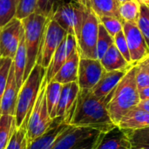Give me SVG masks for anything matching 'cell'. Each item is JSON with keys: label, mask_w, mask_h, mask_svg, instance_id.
I'll list each match as a JSON object with an SVG mask.
<instances>
[{"label": "cell", "mask_w": 149, "mask_h": 149, "mask_svg": "<svg viewBox=\"0 0 149 149\" xmlns=\"http://www.w3.org/2000/svg\"><path fill=\"white\" fill-rule=\"evenodd\" d=\"M112 93L107 97L99 98L92 90H79L69 125L89 127L100 132L114 127L116 125L111 120L107 110Z\"/></svg>", "instance_id": "cell-1"}, {"label": "cell", "mask_w": 149, "mask_h": 149, "mask_svg": "<svg viewBox=\"0 0 149 149\" xmlns=\"http://www.w3.org/2000/svg\"><path fill=\"white\" fill-rule=\"evenodd\" d=\"M137 68V64L129 68L113 90L108 102L107 110L111 120L115 125H119L125 114L136 107L141 101L136 83Z\"/></svg>", "instance_id": "cell-2"}, {"label": "cell", "mask_w": 149, "mask_h": 149, "mask_svg": "<svg viewBox=\"0 0 149 149\" xmlns=\"http://www.w3.org/2000/svg\"><path fill=\"white\" fill-rule=\"evenodd\" d=\"M46 69L36 64L19 89L15 120L17 127L26 128L29 117L39 95Z\"/></svg>", "instance_id": "cell-3"}, {"label": "cell", "mask_w": 149, "mask_h": 149, "mask_svg": "<svg viewBox=\"0 0 149 149\" xmlns=\"http://www.w3.org/2000/svg\"><path fill=\"white\" fill-rule=\"evenodd\" d=\"M47 20V17L36 12H33L27 17L21 20L26 47V66L24 81L37 64Z\"/></svg>", "instance_id": "cell-4"}, {"label": "cell", "mask_w": 149, "mask_h": 149, "mask_svg": "<svg viewBox=\"0 0 149 149\" xmlns=\"http://www.w3.org/2000/svg\"><path fill=\"white\" fill-rule=\"evenodd\" d=\"M86 9V7L75 1L62 3L54 8L49 17L54 19L64 30L66 31L67 34L73 35L78 42Z\"/></svg>", "instance_id": "cell-5"}, {"label": "cell", "mask_w": 149, "mask_h": 149, "mask_svg": "<svg viewBox=\"0 0 149 149\" xmlns=\"http://www.w3.org/2000/svg\"><path fill=\"white\" fill-rule=\"evenodd\" d=\"M45 86L46 84L43 82L39 95L28 120L26 127L28 143L45 133L52 126L54 120L51 118L47 109L45 100Z\"/></svg>", "instance_id": "cell-6"}, {"label": "cell", "mask_w": 149, "mask_h": 149, "mask_svg": "<svg viewBox=\"0 0 149 149\" xmlns=\"http://www.w3.org/2000/svg\"><path fill=\"white\" fill-rule=\"evenodd\" d=\"M99 24V17L91 8H87L78 40V51L80 58L98 59L97 39Z\"/></svg>", "instance_id": "cell-7"}, {"label": "cell", "mask_w": 149, "mask_h": 149, "mask_svg": "<svg viewBox=\"0 0 149 149\" xmlns=\"http://www.w3.org/2000/svg\"><path fill=\"white\" fill-rule=\"evenodd\" d=\"M66 36V31L64 30L54 19L48 17L37 64L46 69L50 65L54 52Z\"/></svg>", "instance_id": "cell-8"}, {"label": "cell", "mask_w": 149, "mask_h": 149, "mask_svg": "<svg viewBox=\"0 0 149 149\" xmlns=\"http://www.w3.org/2000/svg\"><path fill=\"white\" fill-rule=\"evenodd\" d=\"M22 31V21L17 17H14L7 24L0 28L1 57L13 59L21 39Z\"/></svg>", "instance_id": "cell-9"}, {"label": "cell", "mask_w": 149, "mask_h": 149, "mask_svg": "<svg viewBox=\"0 0 149 149\" xmlns=\"http://www.w3.org/2000/svg\"><path fill=\"white\" fill-rule=\"evenodd\" d=\"M100 133V131L93 127L69 125L58 137L51 149H74L83 144L90 137L97 135Z\"/></svg>", "instance_id": "cell-10"}, {"label": "cell", "mask_w": 149, "mask_h": 149, "mask_svg": "<svg viewBox=\"0 0 149 149\" xmlns=\"http://www.w3.org/2000/svg\"><path fill=\"white\" fill-rule=\"evenodd\" d=\"M106 72L100 60L80 58L78 72V84L80 90H92Z\"/></svg>", "instance_id": "cell-11"}, {"label": "cell", "mask_w": 149, "mask_h": 149, "mask_svg": "<svg viewBox=\"0 0 149 149\" xmlns=\"http://www.w3.org/2000/svg\"><path fill=\"white\" fill-rule=\"evenodd\" d=\"M123 31L127 42L133 64H138L149 54L146 40L137 24L123 22Z\"/></svg>", "instance_id": "cell-12"}, {"label": "cell", "mask_w": 149, "mask_h": 149, "mask_svg": "<svg viewBox=\"0 0 149 149\" xmlns=\"http://www.w3.org/2000/svg\"><path fill=\"white\" fill-rule=\"evenodd\" d=\"M76 50H78V42L76 38L72 34H67L65 38L62 41V43L54 52L50 65L46 68L44 79L45 84H48L50 81H52L61 66Z\"/></svg>", "instance_id": "cell-13"}, {"label": "cell", "mask_w": 149, "mask_h": 149, "mask_svg": "<svg viewBox=\"0 0 149 149\" xmlns=\"http://www.w3.org/2000/svg\"><path fill=\"white\" fill-rule=\"evenodd\" d=\"M93 149H132V145L127 131L116 125L99 134Z\"/></svg>", "instance_id": "cell-14"}, {"label": "cell", "mask_w": 149, "mask_h": 149, "mask_svg": "<svg viewBox=\"0 0 149 149\" xmlns=\"http://www.w3.org/2000/svg\"><path fill=\"white\" fill-rule=\"evenodd\" d=\"M79 90L77 81L64 84L62 86L60 98L57 107V117H63L65 122L67 124H69L73 113Z\"/></svg>", "instance_id": "cell-15"}, {"label": "cell", "mask_w": 149, "mask_h": 149, "mask_svg": "<svg viewBox=\"0 0 149 149\" xmlns=\"http://www.w3.org/2000/svg\"><path fill=\"white\" fill-rule=\"evenodd\" d=\"M68 126L69 124L65 122L63 117H56L52 126L45 133L28 143V149H51L58 137Z\"/></svg>", "instance_id": "cell-16"}, {"label": "cell", "mask_w": 149, "mask_h": 149, "mask_svg": "<svg viewBox=\"0 0 149 149\" xmlns=\"http://www.w3.org/2000/svg\"><path fill=\"white\" fill-rule=\"evenodd\" d=\"M18 93H19V88L17 87V85L16 82L14 65L12 63L9 78H8V81H7V85L1 99L0 115L15 116Z\"/></svg>", "instance_id": "cell-17"}, {"label": "cell", "mask_w": 149, "mask_h": 149, "mask_svg": "<svg viewBox=\"0 0 149 149\" xmlns=\"http://www.w3.org/2000/svg\"><path fill=\"white\" fill-rule=\"evenodd\" d=\"M128 70L129 69L115 70L110 72L106 71L98 84L92 89V92L99 98L107 97L113 92L119 82L125 76Z\"/></svg>", "instance_id": "cell-18"}, {"label": "cell", "mask_w": 149, "mask_h": 149, "mask_svg": "<svg viewBox=\"0 0 149 149\" xmlns=\"http://www.w3.org/2000/svg\"><path fill=\"white\" fill-rule=\"evenodd\" d=\"M80 56L79 51L76 50L71 57L65 62L58 72L52 79V81L58 82L62 85L76 82L78 80V72Z\"/></svg>", "instance_id": "cell-19"}, {"label": "cell", "mask_w": 149, "mask_h": 149, "mask_svg": "<svg viewBox=\"0 0 149 149\" xmlns=\"http://www.w3.org/2000/svg\"><path fill=\"white\" fill-rule=\"evenodd\" d=\"M125 130H137L149 127V112L134 107L125 114L119 123Z\"/></svg>", "instance_id": "cell-20"}, {"label": "cell", "mask_w": 149, "mask_h": 149, "mask_svg": "<svg viewBox=\"0 0 149 149\" xmlns=\"http://www.w3.org/2000/svg\"><path fill=\"white\" fill-rule=\"evenodd\" d=\"M100 62L107 72L126 70L129 69L133 65H134L127 62L114 44L109 47L104 56L100 58Z\"/></svg>", "instance_id": "cell-21"}, {"label": "cell", "mask_w": 149, "mask_h": 149, "mask_svg": "<svg viewBox=\"0 0 149 149\" xmlns=\"http://www.w3.org/2000/svg\"><path fill=\"white\" fill-rule=\"evenodd\" d=\"M12 63L14 65V72H15V78L17 87L20 89L24 83V71L26 66V47L24 43V28L22 31L21 39L16 52V54L12 59Z\"/></svg>", "instance_id": "cell-22"}, {"label": "cell", "mask_w": 149, "mask_h": 149, "mask_svg": "<svg viewBox=\"0 0 149 149\" xmlns=\"http://www.w3.org/2000/svg\"><path fill=\"white\" fill-rule=\"evenodd\" d=\"M120 5L118 0H90V7L99 18L109 16L121 20L119 12Z\"/></svg>", "instance_id": "cell-23"}, {"label": "cell", "mask_w": 149, "mask_h": 149, "mask_svg": "<svg viewBox=\"0 0 149 149\" xmlns=\"http://www.w3.org/2000/svg\"><path fill=\"white\" fill-rule=\"evenodd\" d=\"M62 84L56 81H50L45 86V100L47 109L52 119L57 117V107L62 90Z\"/></svg>", "instance_id": "cell-24"}, {"label": "cell", "mask_w": 149, "mask_h": 149, "mask_svg": "<svg viewBox=\"0 0 149 149\" xmlns=\"http://www.w3.org/2000/svg\"><path fill=\"white\" fill-rule=\"evenodd\" d=\"M16 128L15 116L0 115V149H5Z\"/></svg>", "instance_id": "cell-25"}, {"label": "cell", "mask_w": 149, "mask_h": 149, "mask_svg": "<svg viewBox=\"0 0 149 149\" xmlns=\"http://www.w3.org/2000/svg\"><path fill=\"white\" fill-rule=\"evenodd\" d=\"M140 3L136 0H128L120 3L119 12L123 22L137 24L140 16Z\"/></svg>", "instance_id": "cell-26"}, {"label": "cell", "mask_w": 149, "mask_h": 149, "mask_svg": "<svg viewBox=\"0 0 149 149\" xmlns=\"http://www.w3.org/2000/svg\"><path fill=\"white\" fill-rule=\"evenodd\" d=\"M114 44V38L108 33L104 25L100 23L99 24V31H98V39H97V55L98 59L104 56L109 47Z\"/></svg>", "instance_id": "cell-27"}, {"label": "cell", "mask_w": 149, "mask_h": 149, "mask_svg": "<svg viewBox=\"0 0 149 149\" xmlns=\"http://www.w3.org/2000/svg\"><path fill=\"white\" fill-rule=\"evenodd\" d=\"M17 9V0H0V28L16 17Z\"/></svg>", "instance_id": "cell-28"}, {"label": "cell", "mask_w": 149, "mask_h": 149, "mask_svg": "<svg viewBox=\"0 0 149 149\" xmlns=\"http://www.w3.org/2000/svg\"><path fill=\"white\" fill-rule=\"evenodd\" d=\"M130 139L132 149L149 147V127L137 130H126Z\"/></svg>", "instance_id": "cell-29"}, {"label": "cell", "mask_w": 149, "mask_h": 149, "mask_svg": "<svg viewBox=\"0 0 149 149\" xmlns=\"http://www.w3.org/2000/svg\"><path fill=\"white\" fill-rule=\"evenodd\" d=\"M5 149H28L26 128L17 127Z\"/></svg>", "instance_id": "cell-30"}, {"label": "cell", "mask_w": 149, "mask_h": 149, "mask_svg": "<svg viewBox=\"0 0 149 149\" xmlns=\"http://www.w3.org/2000/svg\"><path fill=\"white\" fill-rule=\"evenodd\" d=\"M140 16L137 25L146 40L149 50V7L144 4H140Z\"/></svg>", "instance_id": "cell-31"}, {"label": "cell", "mask_w": 149, "mask_h": 149, "mask_svg": "<svg viewBox=\"0 0 149 149\" xmlns=\"http://www.w3.org/2000/svg\"><path fill=\"white\" fill-rule=\"evenodd\" d=\"M100 23H101L108 33L114 38L117 33L123 31V21L115 17H101L99 18Z\"/></svg>", "instance_id": "cell-32"}, {"label": "cell", "mask_w": 149, "mask_h": 149, "mask_svg": "<svg viewBox=\"0 0 149 149\" xmlns=\"http://www.w3.org/2000/svg\"><path fill=\"white\" fill-rule=\"evenodd\" d=\"M12 65V59L10 58H0V103L3 93L7 85L10 67Z\"/></svg>", "instance_id": "cell-33"}, {"label": "cell", "mask_w": 149, "mask_h": 149, "mask_svg": "<svg viewBox=\"0 0 149 149\" xmlns=\"http://www.w3.org/2000/svg\"><path fill=\"white\" fill-rule=\"evenodd\" d=\"M37 0H21L17 5L16 17L22 20L35 12Z\"/></svg>", "instance_id": "cell-34"}, {"label": "cell", "mask_w": 149, "mask_h": 149, "mask_svg": "<svg viewBox=\"0 0 149 149\" xmlns=\"http://www.w3.org/2000/svg\"><path fill=\"white\" fill-rule=\"evenodd\" d=\"M113 38H114V45H116L118 50L120 52V53L123 55V57L127 60L128 63L133 64L132 60H131L130 52L128 49V45H127V42L124 31H120L119 33H117V35Z\"/></svg>", "instance_id": "cell-35"}, {"label": "cell", "mask_w": 149, "mask_h": 149, "mask_svg": "<svg viewBox=\"0 0 149 149\" xmlns=\"http://www.w3.org/2000/svg\"><path fill=\"white\" fill-rule=\"evenodd\" d=\"M54 4L55 0H37L35 12L49 17L54 10Z\"/></svg>", "instance_id": "cell-36"}, {"label": "cell", "mask_w": 149, "mask_h": 149, "mask_svg": "<svg viewBox=\"0 0 149 149\" xmlns=\"http://www.w3.org/2000/svg\"><path fill=\"white\" fill-rule=\"evenodd\" d=\"M137 72H136V83L138 89L145 88L149 86V73L148 71L141 64H137Z\"/></svg>", "instance_id": "cell-37"}, {"label": "cell", "mask_w": 149, "mask_h": 149, "mask_svg": "<svg viewBox=\"0 0 149 149\" xmlns=\"http://www.w3.org/2000/svg\"><path fill=\"white\" fill-rule=\"evenodd\" d=\"M100 133H101V132H100ZM99 134L93 135V136L90 137V138L87 139L83 144H81L80 146H79L78 148H76L74 149H93L94 144H95V141H96V140H97V138H98V136H99Z\"/></svg>", "instance_id": "cell-38"}, {"label": "cell", "mask_w": 149, "mask_h": 149, "mask_svg": "<svg viewBox=\"0 0 149 149\" xmlns=\"http://www.w3.org/2000/svg\"><path fill=\"white\" fill-rule=\"evenodd\" d=\"M139 94H140L141 100H149V86L139 89Z\"/></svg>", "instance_id": "cell-39"}, {"label": "cell", "mask_w": 149, "mask_h": 149, "mask_svg": "<svg viewBox=\"0 0 149 149\" xmlns=\"http://www.w3.org/2000/svg\"><path fill=\"white\" fill-rule=\"evenodd\" d=\"M137 107L141 108L147 112H149V100H141L140 103L138 104Z\"/></svg>", "instance_id": "cell-40"}, {"label": "cell", "mask_w": 149, "mask_h": 149, "mask_svg": "<svg viewBox=\"0 0 149 149\" xmlns=\"http://www.w3.org/2000/svg\"><path fill=\"white\" fill-rule=\"evenodd\" d=\"M139 64H141L142 66H144V68L148 71V72L149 73V54L146 58H144L141 61H140Z\"/></svg>", "instance_id": "cell-41"}, {"label": "cell", "mask_w": 149, "mask_h": 149, "mask_svg": "<svg viewBox=\"0 0 149 149\" xmlns=\"http://www.w3.org/2000/svg\"><path fill=\"white\" fill-rule=\"evenodd\" d=\"M75 1L76 3L86 7V8H91L90 7V0H73Z\"/></svg>", "instance_id": "cell-42"}, {"label": "cell", "mask_w": 149, "mask_h": 149, "mask_svg": "<svg viewBox=\"0 0 149 149\" xmlns=\"http://www.w3.org/2000/svg\"><path fill=\"white\" fill-rule=\"evenodd\" d=\"M140 4H144L146 6L149 7V0H136Z\"/></svg>", "instance_id": "cell-43"}, {"label": "cell", "mask_w": 149, "mask_h": 149, "mask_svg": "<svg viewBox=\"0 0 149 149\" xmlns=\"http://www.w3.org/2000/svg\"><path fill=\"white\" fill-rule=\"evenodd\" d=\"M120 3H124V2H127V1H128V0H118Z\"/></svg>", "instance_id": "cell-44"}, {"label": "cell", "mask_w": 149, "mask_h": 149, "mask_svg": "<svg viewBox=\"0 0 149 149\" xmlns=\"http://www.w3.org/2000/svg\"><path fill=\"white\" fill-rule=\"evenodd\" d=\"M137 149H149V147H146V148H137Z\"/></svg>", "instance_id": "cell-45"}, {"label": "cell", "mask_w": 149, "mask_h": 149, "mask_svg": "<svg viewBox=\"0 0 149 149\" xmlns=\"http://www.w3.org/2000/svg\"><path fill=\"white\" fill-rule=\"evenodd\" d=\"M21 0H17V5H18V3H19V2H20Z\"/></svg>", "instance_id": "cell-46"}, {"label": "cell", "mask_w": 149, "mask_h": 149, "mask_svg": "<svg viewBox=\"0 0 149 149\" xmlns=\"http://www.w3.org/2000/svg\"><path fill=\"white\" fill-rule=\"evenodd\" d=\"M0 58H1V54H0Z\"/></svg>", "instance_id": "cell-47"}]
</instances>
